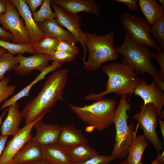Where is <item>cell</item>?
<instances>
[{"label":"cell","mask_w":164,"mask_h":164,"mask_svg":"<svg viewBox=\"0 0 164 164\" xmlns=\"http://www.w3.org/2000/svg\"><path fill=\"white\" fill-rule=\"evenodd\" d=\"M16 57L19 64L14 70L21 76H25L34 70L43 71L49 66V62L51 60L50 55L42 54L29 57L19 54Z\"/></svg>","instance_id":"obj_14"},{"label":"cell","mask_w":164,"mask_h":164,"mask_svg":"<svg viewBox=\"0 0 164 164\" xmlns=\"http://www.w3.org/2000/svg\"><path fill=\"white\" fill-rule=\"evenodd\" d=\"M26 164H49L44 160L41 159Z\"/></svg>","instance_id":"obj_43"},{"label":"cell","mask_w":164,"mask_h":164,"mask_svg":"<svg viewBox=\"0 0 164 164\" xmlns=\"http://www.w3.org/2000/svg\"><path fill=\"white\" fill-rule=\"evenodd\" d=\"M86 46L89 55L84 63L83 69L90 72L97 70L101 64L106 62L118 59L119 56L113 46L115 33L110 30L107 34L98 35L87 33Z\"/></svg>","instance_id":"obj_5"},{"label":"cell","mask_w":164,"mask_h":164,"mask_svg":"<svg viewBox=\"0 0 164 164\" xmlns=\"http://www.w3.org/2000/svg\"><path fill=\"white\" fill-rule=\"evenodd\" d=\"M16 7L25 22V27L33 45L45 36V34L34 21L32 12L25 0H10Z\"/></svg>","instance_id":"obj_13"},{"label":"cell","mask_w":164,"mask_h":164,"mask_svg":"<svg viewBox=\"0 0 164 164\" xmlns=\"http://www.w3.org/2000/svg\"><path fill=\"white\" fill-rule=\"evenodd\" d=\"M126 97H121L115 113L114 124L115 127L116 135L115 144L111 155L114 160L127 157L129 146L136 136L134 124L131 123L128 125V124L129 116L127 112L131 110V104L127 101Z\"/></svg>","instance_id":"obj_6"},{"label":"cell","mask_w":164,"mask_h":164,"mask_svg":"<svg viewBox=\"0 0 164 164\" xmlns=\"http://www.w3.org/2000/svg\"><path fill=\"white\" fill-rule=\"evenodd\" d=\"M158 161L161 164H164V152H163L160 155H158L157 158Z\"/></svg>","instance_id":"obj_42"},{"label":"cell","mask_w":164,"mask_h":164,"mask_svg":"<svg viewBox=\"0 0 164 164\" xmlns=\"http://www.w3.org/2000/svg\"><path fill=\"white\" fill-rule=\"evenodd\" d=\"M7 117L2 123L1 128L2 135L14 136L19 132V126L22 116L17 102L11 105L8 108Z\"/></svg>","instance_id":"obj_19"},{"label":"cell","mask_w":164,"mask_h":164,"mask_svg":"<svg viewBox=\"0 0 164 164\" xmlns=\"http://www.w3.org/2000/svg\"><path fill=\"white\" fill-rule=\"evenodd\" d=\"M50 5L55 11L56 19L59 24L66 28L82 46L84 53L83 60L84 63H85L87 51V33L84 32L80 28V22L81 16L72 13L51 2Z\"/></svg>","instance_id":"obj_10"},{"label":"cell","mask_w":164,"mask_h":164,"mask_svg":"<svg viewBox=\"0 0 164 164\" xmlns=\"http://www.w3.org/2000/svg\"><path fill=\"white\" fill-rule=\"evenodd\" d=\"M114 160L111 155L105 156L99 154L85 161L80 162H71L70 164H109Z\"/></svg>","instance_id":"obj_33"},{"label":"cell","mask_w":164,"mask_h":164,"mask_svg":"<svg viewBox=\"0 0 164 164\" xmlns=\"http://www.w3.org/2000/svg\"><path fill=\"white\" fill-rule=\"evenodd\" d=\"M77 55L63 50H57L50 55L51 60L61 63L73 60Z\"/></svg>","instance_id":"obj_31"},{"label":"cell","mask_w":164,"mask_h":164,"mask_svg":"<svg viewBox=\"0 0 164 164\" xmlns=\"http://www.w3.org/2000/svg\"><path fill=\"white\" fill-rule=\"evenodd\" d=\"M8 137L2 135L0 136V158L5 149Z\"/></svg>","instance_id":"obj_39"},{"label":"cell","mask_w":164,"mask_h":164,"mask_svg":"<svg viewBox=\"0 0 164 164\" xmlns=\"http://www.w3.org/2000/svg\"><path fill=\"white\" fill-rule=\"evenodd\" d=\"M42 159L49 164H70L64 149L57 143L41 145Z\"/></svg>","instance_id":"obj_21"},{"label":"cell","mask_w":164,"mask_h":164,"mask_svg":"<svg viewBox=\"0 0 164 164\" xmlns=\"http://www.w3.org/2000/svg\"><path fill=\"white\" fill-rule=\"evenodd\" d=\"M33 127L36 133L32 141L44 145L56 142L61 126L58 124H46L41 120L37 122Z\"/></svg>","instance_id":"obj_15"},{"label":"cell","mask_w":164,"mask_h":164,"mask_svg":"<svg viewBox=\"0 0 164 164\" xmlns=\"http://www.w3.org/2000/svg\"><path fill=\"white\" fill-rule=\"evenodd\" d=\"M59 40L56 38L45 36L33 45L36 54L50 55L56 50Z\"/></svg>","instance_id":"obj_26"},{"label":"cell","mask_w":164,"mask_h":164,"mask_svg":"<svg viewBox=\"0 0 164 164\" xmlns=\"http://www.w3.org/2000/svg\"><path fill=\"white\" fill-rule=\"evenodd\" d=\"M139 107L140 111L133 116V118L138 121L143 131V135L154 146L158 155L163 145L156 132L159 116L157 110L152 104H143Z\"/></svg>","instance_id":"obj_8"},{"label":"cell","mask_w":164,"mask_h":164,"mask_svg":"<svg viewBox=\"0 0 164 164\" xmlns=\"http://www.w3.org/2000/svg\"><path fill=\"white\" fill-rule=\"evenodd\" d=\"M154 58L157 61L159 65L160 70L159 73L161 80L164 81V51L155 53Z\"/></svg>","instance_id":"obj_35"},{"label":"cell","mask_w":164,"mask_h":164,"mask_svg":"<svg viewBox=\"0 0 164 164\" xmlns=\"http://www.w3.org/2000/svg\"><path fill=\"white\" fill-rule=\"evenodd\" d=\"M0 46L13 55L15 54L22 55L26 52L33 55L36 54L33 45L31 44L12 43L0 39Z\"/></svg>","instance_id":"obj_27"},{"label":"cell","mask_w":164,"mask_h":164,"mask_svg":"<svg viewBox=\"0 0 164 164\" xmlns=\"http://www.w3.org/2000/svg\"><path fill=\"white\" fill-rule=\"evenodd\" d=\"M7 8L6 0H0V15L4 14Z\"/></svg>","instance_id":"obj_40"},{"label":"cell","mask_w":164,"mask_h":164,"mask_svg":"<svg viewBox=\"0 0 164 164\" xmlns=\"http://www.w3.org/2000/svg\"><path fill=\"white\" fill-rule=\"evenodd\" d=\"M138 6L149 24L153 25L164 15V8L156 0H138Z\"/></svg>","instance_id":"obj_23"},{"label":"cell","mask_w":164,"mask_h":164,"mask_svg":"<svg viewBox=\"0 0 164 164\" xmlns=\"http://www.w3.org/2000/svg\"><path fill=\"white\" fill-rule=\"evenodd\" d=\"M148 143L143 134L135 136L128 149V164H142V157Z\"/></svg>","instance_id":"obj_24"},{"label":"cell","mask_w":164,"mask_h":164,"mask_svg":"<svg viewBox=\"0 0 164 164\" xmlns=\"http://www.w3.org/2000/svg\"><path fill=\"white\" fill-rule=\"evenodd\" d=\"M37 24L46 36L65 40L74 45L77 42L71 34L63 28L54 18L47 19Z\"/></svg>","instance_id":"obj_18"},{"label":"cell","mask_w":164,"mask_h":164,"mask_svg":"<svg viewBox=\"0 0 164 164\" xmlns=\"http://www.w3.org/2000/svg\"><path fill=\"white\" fill-rule=\"evenodd\" d=\"M114 1L125 4L126 5L128 9L131 11H137L139 10V7L137 4L138 0H115Z\"/></svg>","instance_id":"obj_36"},{"label":"cell","mask_w":164,"mask_h":164,"mask_svg":"<svg viewBox=\"0 0 164 164\" xmlns=\"http://www.w3.org/2000/svg\"><path fill=\"white\" fill-rule=\"evenodd\" d=\"M63 50L77 55L79 49L74 45L64 40H59L57 45L56 50Z\"/></svg>","instance_id":"obj_34"},{"label":"cell","mask_w":164,"mask_h":164,"mask_svg":"<svg viewBox=\"0 0 164 164\" xmlns=\"http://www.w3.org/2000/svg\"><path fill=\"white\" fill-rule=\"evenodd\" d=\"M46 113L40 115L32 122L20 129L19 132L9 141L3 151L0 158V164H9L13 158L28 142L33 138L32 130L34 124L42 120Z\"/></svg>","instance_id":"obj_11"},{"label":"cell","mask_w":164,"mask_h":164,"mask_svg":"<svg viewBox=\"0 0 164 164\" xmlns=\"http://www.w3.org/2000/svg\"><path fill=\"white\" fill-rule=\"evenodd\" d=\"M69 75L68 69H61L50 75L37 95L28 102L21 112L26 124L47 113L62 97Z\"/></svg>","instance_id":"obj_1"},{"label":"cell","mask_w":164,"mask_h":164,"mask_svg":"<svg viewBox=\"0 0 164 164\" xmlns=\"http://www.w3.org/2000/svg\"><path fill=\"white\" fill-rule=\"evenodd\" d=\"M125 36L123 43L116 48L118 53L122 54V62L132 68L138 74L147 73L152 76L157 87L164 91L162 81L151 60L154 58L155 53L148 47L142 46L135 42L125 30Z\"/></svg>","instance_id":"obj_3"},{"label":"cell","mask_w":164,"mask_h":164,"mask_svg":"<svg viewBox=\"0 0 164 164\" xmlns=\"http://www.w3.org/2000/svg\"><path fill=\"white\" fill-rule=\"evenodd\" d=\"M50 2L74 14L86 12L99 16L100 8L94 0H53Z\"/></svg>","instance_id":"obj_17"},{"label":"cell","mask_w":164,"mask_h":164,"mask_svg":"<svg viewBox=\"0 0 164 164\" xmlns=\"http://www.w3.org/2000/svg\"><path fill=\"white\" fill-rule=\"evenodd\" d=\"M150 164H161L158 161L157 158L153 160Z\"/></svg>","instance_id":"obj_45"},{"label":"cell","mask_w":164,"mask_h":164,"mask_svg":"<svg viewBox=\"0 0 164 164\" xmlns=\"http://www.w3.org/2000/svg\"><path fill=\"white\" fill-rule=\"evenodd\" d=\"M6 12L0 15V24L12 34L13 43L31 44V42L22 20L10 0H6Z\"/></svg>","instance_id":"obj_9"},{"label":"cell","mask_w":164,"mask_h":164,"mask_svg":"<svg viewBox=\"0 0 164 164\" xmlns=\"http://www.w3.org/2000/svg\"><path fill=\"white\" fill-rule=\"evenodd\" d=\"M19 64L16 57L5 52L0 56V81L4 79L8 71L14 69Z\"/></svg>","instance_id":"obj_28"},{"label":"cell","mask_w":164,"mask_h":164,"mask_svg":"<svg viewBox=\"0 0 164 164\" xmlns=\"http://www.w3.org/2000/svg\"><path fill=\"white\" fill-rule=\"evenodd\" d=\"M118 164H128L125 160H123L120 162Z\"/></svg>","instance_id":"obj_49"},{"label":"cell","mask_w":164,"mask_h":164,"mask_svg":"<svg viewBox=\"0 0 164 164\" xmlns=\"http://www.w3.org/2000/svg\"></svg>","instance_id":"obj_50"},{"label":"cell","mask_w":164,"mask_h":164,"mask_svg":"<svg viewBox=\"0 0 164 164\" xmlns=\"http://www.w3.org/2000/svg\"><path fill=\"white\" fill-rule=\"evenodd\" d=\"M158 121L159 122V125L161 131L162 133L163 138H164V121L161 119L160 118H158Z\"/></svg>","instance_id":"obj_41"},{"label":"cell","mask_w":164,"mask_h":164,"mask_svg":"<svg viewBox=\"0 0 164 164\" xmlns=\"http://www.w3.org/2000/svg\"><path fill=\"white\" fill-rule=\"evenodd\" d=\"M31 11L33 13L36 12L37 9L42 5L43 0H25Z\"/></svg>","instance_id":"obj_37"},{"label":"cell","mask_w":164,"mask_h":164,"mask_svg":"<svg viewBox=\"0 0 164 164\" xmlns=\"http://www.w3.org/2000/svg\"><path fill=\"white\" fill-rule=\"evenodd\" d=\"M61 66V63L53 61L51 65L48 66L44 70L40 72L31 83L10 98L4 101L0 107V109L3 110L5 109L11 105L17 102L18 101L23 97H29L30 96L29 94L30 91L34 85L44 79L46 76L49 73L57 69Z\"/></svg>","instance_id":"obj_22"},{"label":"cell","mask_w":164,"mask_h":164,"mask_svg":"<svg viewBox=\"0 0 164 164\" xmlns=\"http://www.w3.org/2000/svg\"><path fill=\"white\" fill-rule=\"evenodd\" d=\"M120 22L125 30L137 43L142 46L153 48L157 52L164 51L157 41L151 37V27L143 18L126 12L121 15Z\"/></svg>","instance_id":"obj_7"},{"label":"cell","mask_w":164,"mask_h":164,"mask_svg":"<svg viewBox=\"0 0 164 164\" xmlns=\"http://www.w3.org/2000/svg\"><path fill=\"white\" fill-rule=\"evenodd\" d=\"M133 93L143 99L144 104H153L159 116L164 105V93L163 91L157 87L154 81L148 85L144 79H140Z\"/></svg>","instance_id":"obj_12"},{"label":"cell","mask_w":164,"mask_h":164,"mask_svg":"<svg viewBox=\"0 0 164 164\" xmlns=\"http://www.w3.org/2000/svg\"><path fill=\"white\" fill-rule=\"evenodd\" d=\"M102 70L108 77L106 90L89 94L84 96L85 99L97 101L112 93L121 97L127 96L133 93L140 79L132 68L122 62H111L104 66Z\"/></svg>","instance_id":"obj_2"},{"label":"cell","mask_w":164,"mask_h":164,"mask_svg":"<svg viewBox=\"0 0 164 164\" xmlns=\"http://www.w3.org/2000/svg\"><path fill=\"white\" fill-rule=\"evenodd\" d=\"M7 51L5 49L2 48H0V56L4 53L6 52Z\"/></svg>","instance_id":"obj_46"},{"label":"cell","mask_w":164,"mask_h":164,"mask_svg":"<svg viewBox=\"0 0 164 164\" xmlns=\"http://www.w3.org/2000/svg\"><path fill=\"white\" fill-rule=\"evenodd\" d=\"M159 116L160 117L159 118L163 120L164 118V111H161L160 113Z\"/></svg>","instance_id":"obj_47"},{"label":"cell","mask_w":164,"mask_h":164,"mask_svg":"<svg viewBox=\"0 0 164 164\" xmlns=\"http://www.w3.org/2000/svg\"><path fill=\"white\" fill-rule=\"evenodd\" d=\"M9 80V78L6 77L0 81V105L3 101L13 94L16 88L14 85H8Z\"/></svg>","instance_id":"obj_32"},{"label":"cell","mask_w":164,"mask_h":164,"mask_svg":"<svg viewBox=\"0 0 164 164\" xmlns=\"http://www.w3.org/2000/svg\"><path fill=\"white\" fill-rule=\"evenodd\" d=\"M117 101L104 98L80 107L69 104L72 111L83 122L102 131L114 123Z\"/></svg>","instance_id":"obj_4"},{"label":"cell","mask_w":164,"mask_h":164,"mask_svg":"<svg viewBox=\"0 0 164 164\" xmlns=\"http://www.w3.org/2000/svg\"><path fill=\"white\" fill-rule=\"evenodd\" d=\"M88 139L82 131L72 125L61 127L56 142L64 149L80 145L87 144Z\"/></svg>","instance_id":"obj_16"},{"label":"cell","mask_w":164,"mask_h":164,"mask_svg":"<svg viewBox=\"0 0 164 164\" xmlns=\"http://www.w3.org/2000/svg\"><path fill=\"white\" fill-rule=\"evenodd\" d=\"M8 111V108H6L4 109L2 114L0 116V125L2 124V120L5 114Z\"/></svg>","instance_id":"obj_44"},{"label":"cell","mask_w":164,"mask_h":164,"mask_svg":"<svg viewBox=\"0 0 164 164\" xmlns=\"http://www.w3.org/2000/svg\"><path fill=\"white\" fill-rule=\"evenodd\" d=\"M50 0H43L39 10L32 14L34 20L37 24L47 19L56 18L55 12L50 7Z\"/></svg>","instance_id":"obj_29"},{"label":"cell","mask_w":164,"mask_h":164,"mask_svg":"<svg viewBox=\"0 0 164 164\" xmlns=\"http://www.w3.org/2000/svg\"><path fill=\"white\" fill-rule=\"evenodd\" d=\"M159 3L162 7L164 8V0H159Z\"/></svg>","instance_id":"obj_48"},{"label":"cell","mask_w":164,"mask_h":164,"mask_svg":"<svg viewBox=\"0 0 164 164\" xmlns=\"http://www.w3.org/2000/svg\"><path fill=\"white\" fill-rule=\"evenodd\" d=\"M41 159V145L32 139L19 151L9 164H26Z\"/></svg>","instance_id":"obj_20"},{"label":"cell","mask_w":164,"mask_h":164,"mask_svg":"<svg viewBox=\"0 0 164 164\" xmlns=\"http://www.w3.org/2000/svg\"><path fill=\"white\" fill-rule=\"evenodd\" d=\"M71 162L85 161L99 155L98 152L87 144L77 145L64 149Z\"/></svg>","instance_id":"obj_25"},{"label":"cell","mask_w":164,"mask_h":164,"mask_svg":"<svg viewBox=\"0 0 164 164\" xmlns=\"http://www.w3.org/2000/svg\"><path fill=\"white\" fill-rule=\"evenodd\" d=\"M13 39V36L11 33L0 27V40L9 42L10 40L12 41Z\"/></svg>","instance_id":"obj_38"},{"label":"cell","mask_w":164,"mask_h":164,"mask_svg":"<svg viewBox=\"0 0 164 164\" xmlns=\"http://www.w3.org/2000/svg\"><path fill=\"white\" fill-rule=\"evenodd\" d=\"M150 33L156 40L162 49L164 50V15L152 25Z\"/></svg>","instance_id":"obj_30"}]
</instances>
